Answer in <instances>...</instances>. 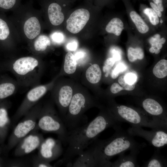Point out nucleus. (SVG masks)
Segmentation results:
<instances>
[{
  "instance_id": "obj_1",
  "label": "nucleus",
  "mask_w": 167,
  "mask_h": 167,
  "mask_svg": "<svg viewBox=\"0 0 167 167\" xmlns=\"http://www.w3.org/2000/svg\"><path fill=\"white\" fill-rule=\"evenodd\" d=\"M121 122L110 111H103L90 122L68 131L66 138L67 147L62 159L63 163L72 162L73 158L86 149L101 132Z\"/></svg>"
},
{
  "instance_id": "obj_2",
  "label": "nucleus",
  "mask_w": 167,
  "mask_h": 167,
  "mask_svg": "<svg viewBox=\"0 0 167 167\" xmlns=\"http://www.w3.org/2000/svg\"><path fill=\"white\" fill-rule=\"evenodd\" d=\"M113 127L115 132L111 137L103 140L97 138L91 144L98 167H111L110 160L114 156L129 150L139 152L146 145L135 141L120 124Z\"/></svg>"
},
{
  "instance_id": "obj_3",
  "label": "nucleus",
  "mask_w": 167,
  "mask_h": 167,
  "mask_svg": "<svg viewBox=\"0 0 167 167\" xmlns=\"http://www.w3.org/2000/svg\"><path fill=\"white\" fill-rule=\"evenodd\" d=\"M42 62L31 56L21 57L12 62L0 63V71H8L16 78L19 86L32 87L39 84L43 70Z\"/></svg>"
},
{
  "instance_id": "obj_4",
  "label": "nucleus",
  "mask_w": 167,
  "mask_h": 167,
  "mask_svg": "<svg viewBox=\"0 0 167 167\" xmlns=\"http://www.w3.org/2000/svg\"><path fill=\"white\" fill-rule=\"evenodd\" d=\"M37 125L39 129L44 132L56 134L62 144L66 145L67 130L52 103L48 102L42 106L38 117Z\"/></svg>"
},
{
  "instance_id": "obj_5",
  "label": "nucleus",
  "mask_w": 167,
  "mask_h": 167,
  "mask_svg": "<svg viewBox=\"0 0 167 167\" xmlns=\"http://www.w3.org/2000/svg\"><path fill=\"white\" fill-rule=\"evenodd\" d=\"M94 104L92 99L81 93L73 95L63 121L67 131L75 129L88 122V118L84 113Z\"/></svg>"
},
{
  "instance_id": "obj_6",
  "label": "nucleus",
  "mask_w": 167,
  "mask_h": 167,
  "mask_svg": "<svg viewBox=\"0 0 167 167\" xmlns=\"http://www.w3.org/2000/svg\"><path fill=\"white\" fill-rule=\"evenodd\" d=\"M42 106L41 103H37L23 116V119L14 127L7 144L3 147V152L6 154L36 128L38 117Z\"/></svg>"
},
{
  "instance_id": "obj_7",
  "label": "nucleus",
  "mask_w": 167,
  "mask_h": 167,
  "mask_svg": "<svg viewBox=\"0 0 167 167\" xmlns=\"http://www.w3.org/2000/svg\"><path fill=\"white\" fill-rule=\"evenodd\" d=\"M111 113L120 122H126L131 126L146 127L152 129L156 128H167V124L149 117L146 113L140 112L131 107L124 105L116 106Z\"/></svg>"
},
{
  "instance_id": "obj_8",
  "label": "nucleus",
  "mask_w": 167,
  "mask_h": 167,
  "mask_svg": "<svg viewBox=\"0 0 167 167\" xmlns=\"http://www.w3.org/2000/svg\"><path fill=\"white\" fill-rule=\"evenodd\" d=\"M52 84H39L32 88L27 93L13 116L11 121V126H13L20 118L38 102L51 87Z\"/></svg>"
},
{
  "instance_id": "obj_9",
  "label": "nucleus",
  "mask_w": 167,
  "mask_h": 167,
  "mask_svg": "<svg viewBox=\"0 0 167 167\" xmlns=\"http://www.w3.org/2000/svg\"><path fill=\"white\" fill-rule=\"evenodd\" d=\"M167 128H156L150 131L145 130L142 127L131 126L127 130L133 136L141 137L146 139L150 145L160 149L167 144Z\"/></svg>"
},
{
  "instance_id": "obj_10",
  "label": "nucleus",
  "mask_w": 167,
  "mask_h": 167,
  "mask_svg": "<svg viewBox=\"0 0 167 167\" xmlns=\"http://www.w3.org/2000/svg\"><path fill=\"white\" fill-rule=\"evenodd\" d=\"M39 130L37 125L34 130L18 143L14 152L15 156H22L38 149L45 139L42 135L38 132Z\"/></svg>"
},
{
  "instance_id": "obj_11",
  "label": "nucleus",
  "mask_w": 167,
  "mask_h": 167,
  "mask_svg": "<svg viewBox=\"0 0 167 167\" xmlns=\"http://www.w3.org/2000/svg\"><path fill=\"white\" fill-rule=\"evenodd\" d=\"M62 144L58 139L49 137L44 139L38 149V155L44 161L50 163L62 154Z\"/></svg>"
},
{
  "instance_id": "obj_12",
  "label": "nucleus",
  "mask_w": 167,
  "mask_h": 167,
  "mask_svg": "<svg viewBox=\"0 0 167 167\" xmlns=\"http://www.w3.org/2000/svg\"><path fill=\"white\" fill-rule=\"evenodd\" d=\"M90 16L89 12L86 9H76L71 14L66 20L67 29L72 33L79 32L85 25Z\"/></svg>"
},
{
  "instance_id": "obj_13",
  "label": "nucleus",
  "mask_w": 167,
  "mask_h": 167,
  "mask_svg": "<svg viewBox=\"0 0 167 167\" xmlns=\"http://www.w3.org/2000/svg\"><path fill=\"white\" fill-rule=\"evenodd\" d=\"M58 88L54 93V99L58 108L60 116L63 122L73 96V90L68 85L63 86Z\"/></svg>"
},
{
  "instance_id": "obj_14",
  "label": "nucleus",
  "mask_w": 167,
  "mask_h": 167,
  "mask_svg": "<svg viewBox=\"0 0 167 167\" xmlns=\"http://www.w3.org/2000/svg\"><path fill=\"white\" fill-rule=\"evenodd\" d=\"M143 108L154 119L167 124V117L162 106L157 101L151 98L144 100L142 103Z\"/></svg>"
},
{
  "instance_id": "obj_15",
  "label": "nucleus",
  "mask_w": 167,
  "mask_h": 167,
  "mask_svg": "<svg viewBox=\"0 0 167 167\" xmlns=\"http://www.w3.org/2000/svg\"><path fill=\"white\" fill-rule=\"evenodd\" d=\"M10 101L5 99L0 102V144L2 145L7 135L11 122L8 111L11 107Z\"/></svg>"
},
{
  "instance_id": "obj_16",
  "label": "nucleus",
  "mask_w": 167,
  "mask_h": 167,
  "mask_svg": "<svg viewBox=\"0 0 167 167\" xmlns=\"http://www.w3.org/2000/svg\"><path fill=\"white\" fill-rule=\"evenodd\" d=\"M19 86L15 79L6 74L0 75V102L14 94Z\"/></svg>"
},
{
  "instance_id": "obj_17",
  "label": "nucleus",
  "mask_w": 167,
  "mask_h": 167,
  "mask_svg": "<svg viewBox=\"0 0 167 167\" xmlns=\"http://www.w3.org/2000/svg\"><path fill=\"white\" fill-rule=\"evenodd\" d=\"M86 149L78 155V157L72 163V167H98L92 145L91 144Z\"/></svg>"
},
{
  "instance_id": "obj_18",
  "label": "nucleus",
  "mask_w": 167,
  "mask_h": 167,
  "mask_svg": "<svg viewBox=\"0 0 167 167\" xmlns=\"http://www.w3.org/2000/svg\"><path fill=\"white\" fill-rule=\"evenodd\" d=\"M139 151H130L129 154H124L122 152L118 155V159L114 162H112V167H139L137 162L136 157Z\"/></svg>"
},
{
  "instance_id": "obj_19",
  "label": "nucleus",
  "mask_w": 167,
  "mask_h": 167,
  "mask_svg": "<svg viewBox=\"0 0 167 167\" xmlns=\"http://www.w3.org/2000/svg\"><path fill=\"white\" fill-rule=\"evenodd\" d=\"M62 10L61 6L57 2H52L48 6V17L50 23L53 25H59L63 21L64 17Z\"/></svg>"
},
{
  "instance_id": "obj_20",
  "label": "nucleus",
  "mask_w": 167,
  "mask_h": 167,
  "mask_svg": "<svg viewBox=\"0 0 167 167\" xmlns=\"http://www.w3.org/2000/svg\"><path fill=\"white\" fill-rule=\"evenodd\" d=\"M24 30L28 38H35L40 34L41 30V25L38 19L35 17H32L28 19L24 23Z\"/></svg>"
},
{
  "instance_id": "obj_21",
  "label": "nucleus",
  "mask_w": 167,
  "mask_h": 167,
  "mask_svg": "<svg viewBox=\"0 0 167 167\" xmlns=\"http://www.w3.org/2000/svg\"><path fill=\"white\" fill-rule=\"evenodd\" d=\"M160 149H156L152 157L144 162L142 167H165L167 166L166 158L161 153Z\"/></svg>"
},
{
  "instance_id": "obj_22",
  "label": "nucleus",
  "mask_w": 167,
  "mask_h": 167,
  "mask_svg": "<svg viewBox=\"0 0 167 167\" xmlns=\"http://www.w3.org/2000/svg\"><path fill=\"white\" fill-rule=\"evenodd\" d=\"M101 71L99 66L94 64L90 66L86 72V77L90 83L96 84L98 83L101 77Z\"/></svg>"
},
{
  "instance_id": "obj_23",
  "label": "nucleus",
  "mask_w": 167,
  "mask_h": 167,
  "mask_svg": "<svg viewBox=\"0 0 167 167\" xmlns=\"http://www.w3.org/2000/svg\"><path fill=\"white\" fill-rule=\"evenodd\" d=\"M123 26V24L120 19L115 18L112 19L107 25L105 30L108 32L119 36L124 29Z\"/></svg>"
},
{
  "instance_id": "obj_24",
  "label": "nucleus",
  "mask_w": 167,
  "mask_h": 167,
  "mask_svg": "<svg viewBox=\"0 0 167 167\" xmlns=\"http://www.w3.org/2000/svg\"><path fill=\"white\" fill-rule=\"evenodd\" d=\"M77 62L74 55L71 52L66 55L64 64V70L65 73L70 74L74 73L77 68Z\"/></svg>"
},
{
  "instance_id": "obj_25",
  "label": "nucleus",
  "mask_w": 167,
  "mask_h": 167,
  "mask_svg": "<svg viewBox=\"0 0 167 167\" xmlns=\"http://www.w3.org/2000/svg\"><path fill=\"white\" fill-rule=\"evenodd\" d=\"M130 16L139 32L145 33L148 32V27L137 13L135 11H132L130 12Z\"/></svg>"
},
{
  "instance_id": "obj_26",
  "label": "nucleus",
  "mask_w": 167,
  "mask_h": 167,
  "mask_svg": "<svg viewBox=\"0 0 167 167\" xmlns=\"http://www.w3.org/2000/svg\"><path fill=\"white\" fill-rule=\"evenodd\" d=\"M153 74L157 78H163L167 75V61L162 59L159 61L155 66L153 69Z\"/></svg>"
},
{
  "instance_id": "obj_27",
  "label": "nucleus",
  "mask_w": 167,
  "mask_h": 167,
  "mask_svg": "<svg viewBox=\"0 0 167 167\" xmlns=\"http://www.w3.org/2000/svg\"><path fill=\"white\" fill-rule=\"evenodd\" d=\"M50 40L47 36L41 35L35 41L33 46L36 51L43 52L45 51L47 47L50 46Z\"/></svg>"
},
{
  "instance_id": "obj_28",
  "label": "nucleus",
  "mask_w": 167,
  "mask_h": 167,
  "mask_svg": "<svg viewBox=\"0 0 167 167\" xmlns=\"http://www.w3.org/2000/svg\"><path fill=\"white\" fill-rule=\"evenodd\" d=\"M144 56V52L141 48H134L130 47L127 51V57L129 61L131 62L137 59L142 60Z\"/></svg>"
},
{
  "instance_id": "obj_29",
  "label": "nucleus",
  "mask_w": 167,
  "mask_h": 167,
  "mask_svg": "<svg viewBox=\"0 0 167 167\" xmlns=\"http://www.w3.org/2000/svg\"><path fill=\"white\" fill-rule=\"evenodd\" d=\"M10 33V30L6 23L0 18V40L3 41L8 37Z\"/></svg>"
},
{
  "instance_id": "obj_30",
  "label": "nucleus",
  "mask_w": 167,
  "mask_h": 167,
  "mask_svg": "<svg viewBox=\"0 0 167 167\" xmlns=\"http://www.w3.org/2000/svg\"><path fill=\"white\" fill-rule=\"evenodd\" d=\"M143 12L148 16L150 22L152 24L155 25L159 24V20L158 17L152 8H146L144 10Z\"/></svg>"
},
{
  "instance_id": "obj_31",
  "label": "nucleus",
  "mask_w": 167,
  "mask_h": 167,
  "mask_svg": "<svg viewBox=\"0 0 167 167\" xmlns=\"http://www.w3.org/2000/svg\"><path fill=\"white\" fill-rule=\"evenodd\" d=\"M50 163L47 162L40 157L38 155L35 156L32 161L33 166L35 167H53Z\"/></svg>"
},
{
  "instance_id": "obj_32",
  "label": "nucleus",
  "mask_w": 167,
  "mask_h": 167,
  "mask_svg": "<svg viewBox=\"0 0 167 167\" xmlns=\"http://www.w3.org/2000/svg\"><path fill=\"white\" fill-rule=\"evenodd\" d=\"M126 68V66L124 64L119 63L111 71V77L113 79L116 78L119 73L124 71Z\"/></svg>"
},
{
  "instance_id": "obj_33",
  "label": "nucleus",
  "mask_w": 167,
  "mask_h": 167,
  "mask_svg": "<svg viewBox=\"0 0 167 167\" xmlns=\"http://www.w3.org/2000/svg\"><path fill=\"white\" fill-rule=\"evenodd\" d=\"M115 62L116 61L113 57L108 58L105 60L103 67V70L104 72H106L105 75L106 77L108 76L110 70L113 66Z\"/></svg>"
},
{
  "instance_id": "obj_34",
  "label": "nucleus",
  "mask_w": 167,
  "mask_h": 167,
  "mask_svg": "<svg viewBox=\"0 0 167 167\" xmlns=\"http://www.w3.org/2000/svg\"><path fill=\"white\" fill-rule=\"evenodd\" d=\"M124 75L120 76L118 79L119 84L124 88V90L132 91L135 88V84L130 85L127 84L124 79Z\"/></svg>"
},
{
  "instance_id": "obj_35",
  "label": "nucleus",
  "mask_w": 167,
  "mask_h": 167,
  "mask_svg": "<svg viewBox=\"0 0 167 167\" xmlns=\"http://www.w3.org/2000/svg\"><path fill=\"white\" fill-rule=\"evenodd\" d=\"M16 2V0H0V8L9 9L15 6Z\"/></svg>"
},
{
  "instance_id": "obj_36",
  "label": "nucleus",
  "mask_w": 167,
  "mask_h": 167,
  "mask_svg": "<svg viewBox=\"0 0 167 167\" xmlns=\"http://www.w3.org/2000/svg\"><path fill=\"white\" fill-rule=\"evenodd\" d=\"M51 37L54 42L58 43H61L63 41L64 39L63 34L59 32L53 33L52 34Z\"/></svg>"
},
{
  "instance_id": "obj_37",
  "label": "nucleus",
  "mask_w": 167,
  "mask_h": 167,
  "mask_svg": "<svg viewBox=\"0 0 167 167\" xmlns=\"http://www.w3.org/2000/svg\"><path fill=\"white\" fill-rule=\"evenodd\" d=\"M126 83L130 85L135 84L137 80L136 75L132 73H127L124 76Z\"/></svg>"
},
{
  "instance_id": "obj_38",
  "label": "nucleus",
  "mask_w": 167,
  "mask_h": 167,
  "mask_svg": "<svg viewBox=\"0 0 167 167\" xmlns=\"http://www.w3.org/2000/svg\"><path fill=\"white\" fill-rule=\"evenodd\" d=\"M28 165L27 163L21 160H14L6 163V166L9 167H24Z\"/></svg>"
},
{
  "instance_id": "obj_39",
  "label": "nucleus",
  "mask_w": 167,
  "mask_h": 167,
  "mask_svg": "<svg viewBox=\"0 0 167 167\" xmlns=\"http://www.w3.org/2000/svg\"><path fill=\"white\" fill-rule=\"evenodd\" d=\"M161 38L160 35L158 34H156L151 37L149 40V42L151 47L156 48V45L159 43V41Z\"/></svg>"
},
{
  "instance_id": "obj_40",
  "label": "nucleus",
  "mask_w": 167,
  "mask_h": 167,
  "mask_svg": "<svg viewBox=\"0 0 167 167\" xmlns=\"http://www.w3.org/2000/svg\"><path fill=\"white\" fill-rule=\"evenodd\" d=\"M111 92L113 94H116L122 90L124 88L117 83H114L111 86L110 88Z\"/></svg>"
},
{
  "instance_id": "obj_41",
  "label": "nucleus",
  "mask_w": 167,
  "mask_h": 167,
  "mask_svg": "<svg viewBox=\"0 0 167 167\" xmlns=\"http://www.w3.org/2000/svg\"><path fill=\"white\" fill-rule=\"evenodd\" d=\"M150 5L152 9L157 14L158 17H161L162 15L161 12L156 5L152 2L150 3Z\"/></svg>"
},
{
  "instance_id": "obj_42",
  "label": "nucleus",
  "mask_w": 167,
  "mask_h": 167,
  "mask_svg": "<svg viewBox=\"0 0 167 167\" xmlns=\"http://www.w3.org/2000/svg\"><path fill=\"white\" fill-rule=\"evenodd\" d=\"M77 44L75 42L70 43L67 45L66 47L69 50L71 51L75 50L77 48Z\"/></svg>"
},
{
  "instance_id": "obj_43",
  "label": "nucleus",
  "mask_w": 167,
  "mask_h": 167,
  "mask_svg": "<svg viewBox=\"0 0 167 167\" xmlns=\"http://www.w3.org/2000/svg\"><path fill=\"white\" fill-rule=\"evenodd\" d=\"M154 4L156 5L160 11L162 12L164 9L162 4V0H152Z\"/></svg>"
},
{
  "instance_id": "obj_44",
  "label": "nucleus",
  "mask_w": 167,
  "mask_h": 167,
  "mask_svg": "<svg viewBox=\"0 0 167 167\" xmlns=\"http://www.w3.org/2000/svg\"><path fill=\"white\" fill-rule=\"evenodd\" d=\"M74 56L75 60L77 61L84 58L85 56V53L82 51H78Z\"/></svg>"
},
{
  "instance_id": "obj_45",
  "label": "nucleus",
  "mask_w": 167,
  "mask_h": 167,
  "mask_svg": "<svg viewBox=\"0 0 167 167\" xmlns=\"http://www.w3.org/2000/svg\"><path fill=\"white\" fill-rule=\"evenodd\" d=\"M2 152H3V148L2 146H0V167H4L6 166V163L1 156V154Z\"/></svg>"
},
{
  "instance_id": "obj_46",
  "label": "nucleus",
  "mask_w": 167,
  "mask_h": 167,
  "mask_svg": "<svg viewBox=\"0 0 167 167\" xmlns=\"http://www.w3.org/2000/svg\"><path fill=\"white\" fill-rule=\"evenodd\" d=\"M113 58L116 61H118L120 59V56L118 51L113 50Z\"/></svg>"
},
{
  "instance_id": "obj_47",
  "label": "nucleus",
  "mask_w": 167,
  "mask_h": 167,
  "mask_svg": "<svg viewBox=\"0 0 167 167\" xmlns=\"http://www.w3.org/2000/svg\"><path fill=\"white\" fill-rule=\"evenodd\" d=\"M165 42V39L164 38H161L159 41V43L161 44H163Z\"/></svg>"
},
{
  "instance_id": "obj_48",
  "label": "nucleus",
  "mask_w": 167,
  "mask_h": 167,
  "mask_svg": "<svg viewBox=\"0 0 167 167\" xmlns=\"http://www.w3.org/2000/svg\"><path fill=\"white\" fill-rule=\"evenodd\" d=\"M155 48L153 47H151L149 49V52L152 53H154L155 52Z\"/></svg>"
},
{
  "instance_id": "obj_49",
  "label": "nucleus",
  "mask_w": 167,
  "mask_h": 167,
  "mask_svg": "<svg viewBox=\"0 0 167 167\" xmlns=\"http://www.w3.org/2000/svg\"><path fill=\"white\" fill-rule=\"evenodd\" d=\"M162 45L158 43L156 45V48L159 49H161L162 47Z\"/></svg>"
},
{
  "instance_id": "obj_50",
  "label": "nucleus",
  "mask_w": 167,
  "mask_h": 167,
  "mask_svg": "<svg viewBox=\"0 0 167 167\" xmlns=\"http://www.w3.org/2000/svg\"><path fill=\"white\" fill-rule=\"evenodd\" d=\"M160 49H159L156 48L154 53L156 54H158L160 52Z\"/></svg>"
},
{
  "instance_id": "obj_51",
  "label": "nucleus",
  "mask_w": 167,
  "mask_h": 167,
  "mask_svg": "<svg viewBox=\"0 0 167 167\" xmlns=\"http://www.w3.org/2000/svg\"><path fill=\"white\" fill-rule=\"evenodd\" d=\"M163 21H162V20H161L160 21V22H161V23H163Z\"/></svg>"
},
{
  "instance_id": "obj_52",
  "label": "nucleus",
  "mask_w": 167,
  "mask_h": 167,
  "mask_svg": "<svg viewBox=\"0 0 167 167\" xmlns=\"http://www.w3.org/2000/svg\"><path fill=\"white\" fill-rule=\"evenodd\" d=\"M1 72V71H0V75L1 74L0 73Z\"/></svg>"
},
{
  "instance_id": "obj_53",
  "label": "nucleus",
  "mask_w": 167,
  "mask_h": 167,
  "mask_svg": "<svg viewBox=\"0 0 167 167\" xmlns=\"http://www.w3.org/2000/svg\"><path fill=\"white\" fill-rule=\"evenodd\" d=\"M2 146V145L0 144V146Z\"/></svg>"
}]
</instances>
